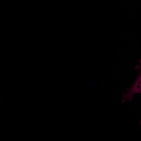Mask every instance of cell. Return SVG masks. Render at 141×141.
Returning <instances> with one entry per match:
<instances>
[{"mask_svg":"<svg viewBox=\"0 0 141 141\" xmlns=\"http://www.w3.org/2000/svg\"><path fill=\"white\" fill-rule=\"evenodd\" d=\"M141 72H139L138 77L132 86L127 88V92L122 95V102L124 103L126 100L131 101L134 94L140 93L141 90Z\"/></svg>","mask_w":141,"mask_h":141,"instance_id":"obj_1","label":"cell"}]
</instances>
